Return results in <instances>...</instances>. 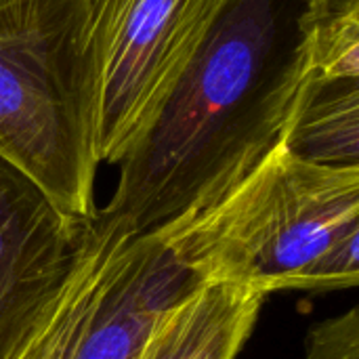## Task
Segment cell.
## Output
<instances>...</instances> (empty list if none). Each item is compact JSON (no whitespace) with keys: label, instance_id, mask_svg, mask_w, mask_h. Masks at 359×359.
Returning a JSON list of instances; mask_svg holds the SVG:
<instances>
[{"label":"cell","instance_id":"8","mask_svg":"<svg viewBox=\"0 0 359 359\" xmlns=\"http://www.w3.org/2000/svg\"><path fill=\"white\" fill-rule=\"evenodd\" d=\"M130 238L135 236L120 221L99 210V217L86 229L67 282L8 359H72L105 282Z\"/></svg>","mask_w":359,"mask_h":359},{"label":"cell","instance_id":"4","mask_svg":"<svg viewBox=\"0 0 359 359\" xmlns=\"http://www.w3.org/2000/svg\"><path fill=\"white\" fill-rule=\"evenodd\" d=\"M219 0H84L78 88L99 162L118 164L200 40Z\"/></svg>","mask_w":359,"mask_h":359},{"label":"cell","instance_id":"6","mask_svg":"<svg viewBox=\"0 0 359 359\" xmlns=\"http://www.w3.org/2000/svg\"><path fill=\"white\" fill-rule=\"evenodd\" d=\"M198 282L158 236L130 238L72 359H139L160 316Z\"/></svg>","mask_w":359,"mask_h":359},{"label":"cell","instance_id":"5","mask_svg":"<svg viewBox=\"0 0 359 359\" xmlns=\"http://www.w3.org/2000/svg\"><path fill=\"white\" fill-rule=\"evenodd\" d=\"M88 225L0 160V359L17 351L67 282Z\"/></svg>","mask_w":359,"mask_h":359},{"label":"cell","instance_id":"7","mask_svg":"<svg viewBox=\"0 0 359 359\" xmlns=\"http://www.w3.org/2000/svg\"><path fill=\"white\" fill-rule=\"evenodd\" d=\"M263 301L261 292L244 286L198 282L160 316L139 359H236Z\"/></svg>","mask_w":359,"mask_h":359},{"label":"cell","instance_id":"11","mask_svg":"<svg viewBox=\"0 0 359 359\" xmlns=\"http://www.w3.org/2000/svg\"><path fill=\"white\" fill-rule=\"evenodd\" d=\"M305 359H359V307L311 328Z\"/></svg>","mask_w":359,"mask_h":359},{"label":"cell","instance_id":"12","mask_svg":"<svg viewBox=\"0 0 359 359\" xmlns=\"http://www.w3.org/2000/svg\"><path fill=\"white\" fill-rule=\"evenodd\" d=\"M8 2H13V0H0V6H2V4H8Z\"/></svg>","mask_w":359,"mask_h":359},{"label":"cell","instance_id":"2","mask_svg":"<svg viewBox=\"0 0 359 359\" xmlns=\"http://www.w3.org/2000/svg\"><path fill=\"white\" fill-rule=\"evenodd\" d=\"M200 282L330 292L359 282V166H324L282 143L221 200L151 233Z\"/></svg>","mask_w":359,"mask_h":359},{"label":"cell","instance_id":"3","mask_svg":"<svg viewBox=\"0 0 359 359\" xmlns=\"http://www.w3.org/2000/svg\"><path fill=\"white\" fill-rule=\"evenodd\" d=\"M84 0L0 6V160L34 181L67 217L97 219L101 164L78 88Z\"/></svg>","mask_w":359,"mask_h":359},{"label":"cell","instance_id":"1","mask_svg":"<svg viewBox=\"0 0 359 359\" xmlns=\"http://www.w3.org/2000/svg\"><path fill=\"white\" fill-rule=\"evenodd\" d=\"M316 25L318 0H219L101 212L133 236L164 233L252 172L282 143Z\"/></svg>","mask_w":359,"mask_h":359},{"label":"cell","instance_id":"9","mask_svg":"<svg viewBox=\"0 0 359 359\" xmlns=\"http://www.w3.org/2000/svg\"><path fill=\"white\" fill-rule=\"evenodd\" d=\"M282 145L324 166H359V78L311 69L297 95Z\"/></svg>","mask_w":359,"mask_h":359},{"label":"cell","instance_id":"10","mask_svg":"<svg viewBox=\"0 0 359 359\" xmlns=\"http://www.w3.org/2000/svg\"><path fill=\"white\" fill-rule=\"evenodd\" d=\"M311 69L359 78V0H318Z\"/></svg>","mask_w":359,"mask_h":359}]
</instances>
